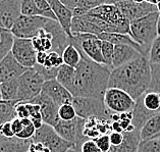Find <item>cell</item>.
<instances>
[{
	"label": "cell",
	"instance_id": "cell-57",
	"mask_svg": "<svg viewBox=\"0 0 160 152\" xmlns=\"http://www.w3.org/2000/svg\"><path fill=\"white\" fill-rule=\"evenodd\" d=\"M0 100H1V90H0Z\"/></svg>",
	"mask_w": 160,
	"mask_h": 152
},
{
	"label": "cell",
	"instance_id": "cell-31",
	"mask_svg": "<svg viewBox=\"0 0 160 152\" xmlns=\"http://www.w3.org/2000/svg\"><path fill=\"white\" fill-rule=\"evenodd\" d=\"M137 152H160V138H153L141 141Z\"/></svg>",
	"mask_w": 160,
	"mask_h": 152
},
{
	"label": "cell",
	"instance_id": "cell-6",
	"mask_svg": "<svg viewBox=\"0 0 160 152\" xmlns=\"http://www.w3.org/2000/svg\"><path fill=\"white\" fill-rule=\"evenodd\" d=\"M72 104L76 109L77 116L81 119L98 118L111 122V112L105 106L103 100L89 97H73Z\"/></svg>",
	"mask_w": 160,
	"mask_h": 152
},
{
	"label": "cell",
	"instance_id": "cell-46",
	"mask_svg": "<svg viewBox=\"0 0 160 152\" xmlns=\"http://www.w3.org/2000/svg\"><path fill=\"white\" fill-rule=\"evenodd\" d=\"M13 37V35L11 34L10 30H6L3 28H0V45L3 44L7 39Z\"/></svg>",
	"mask_w": 160,
	"mask_h": 152
},
{
	"label": "cell",
	"instance_id": "cell-19",
	"mask_svg": "<svg viewBox=\"0 0 160 152\" xmlns=\"http://www.w3.org/2000/svg\"><path fill=\"white\" fill-rule=\"evenodd\" d=\"M140 56L143 55L138 50L132 48L130 45H126V44L114 45V51H113V57H112V69L122 67L123 64H127Z\"/></svg>",
	"mask_w": 160,
	"mask_h": 152
},
{
	"label": "cell",
	"instance_id": "cell-1",
	"mask_svg": "<svg viewBox=\"0 0 160 152\" xmlns=\"http://www.w3.org/2000/svg\"><path fill=\"white\" fill-rule=\"evenodd\" d=\"M72 34L88 33L95 36L102 33H130V22L115 4H102L81 17L72 19Z\"/></svg>",
	"mask_w": 160,
	"mask_h": 152
},
{
	"label": "cell",
	"instance_id": "cell-55",
	"mask_svg": "<svg viewBox=\"0 0 160 152\" xmlns=\"http://www.w3.org/2000/svg\"><path fill=\"white\" fill-rule=\"evenodd\" d=\"M132 1L136 3H142V2H144V0H132Z\"/></svg>",
	"mask_w": 160,
	"mask_h": 152
},
{
	"label": "cell",
	"instance_id": "cell-14",
	"mask_svg": "<svg viewBox=\"0 0 160 152\" xmlns=\"http://www.w3.org/2000/svg\"><path fill=\"white\" fill-rule=\"evenodd\" d=\"M30 103L38 104L40 106L41 116L43 123L54 127L58 123V106L54 101L47 95L40 93L37 97L29 101Z\"/></svg>",
	"mask_w": 160,
	"mask_h": 152
},
{
	"label": "cell",
	"instance_id": "cell-26",
	"mask_svg": "<svg viewBox=\"0 0 160 152\" xmlns=\"http://www.w3.org/2000/svg\"><path fill=\"white\" fill-rule=\"evenodd\" d=\"M0 90H1V99L2 100L18 101V79L1 83L0 84Z\"/></svg>",
	"mask_w": 160,
	"mask_h": 152
},
{
	"label": "cell",
	"instance_id": "cell-21",
	"mask_svg": "<svg viewBox=\"0 0 160 152\" xmlns=\"http://www.w3.org/2000/svg\"><path fill=\"white\" fill-rule=\"evenodd\" d=\"M141 142L140 130L136 129L132 132H123V140L120 145L111 146L110 152H137Z\"/></svg>",
	"mask_w": 160,
	"mask_h": 152
},
{
	"label": "cell",
	"instance_id": "cell-34",
	"mask_svg": "<svg viewBox=\"0 0 160 152\" xmlns=\"http://www.w3.org/2000/svg\"><path fill=\"white\" fill-rule=\"evenodd\" d=\"M58 118L61 120H72L77 118L76 109L72 103L62 104L58 107Z\"/></svg>",
	"mask_w": 160,
	"mask_h": 152
},
{
	"label": "cell",
	"instance_id": "cell-44",
	"mask_svg": "<svg viewBox=\"0 0 160 152\" xmlns=\"http://www.w3.org/2000/svg\"><path fill=\"white\" fill-rule=\"evenodd\" d=\"M109 140H110L111 146H118L122 144L123 140V132L122 133H118V132H111L109 134Z\"/></svg>",
	"mask_w": 160,
	"mask_h": 152
},
{
	"label": "cell",
	"instance_id": "cell-25",
	"mask_svg": "<svg viewBox=\"0 0 160 152\" xmlns=\"http://www.w3.org/2000/svg\"><path fill=\"white\" fill-rule=\"evenodd\" d=\"M63 64L76 68L81 60V51L75 45L69 43L61 53Z\"/></svg>",
	"mask_w": 160,
	"mask_h": 152
},
{
	"label": "cell",
	"instance_id": "cell-35",
	"mask_svg": "<svg viewBox=\"0 0 160 152\" xmlns=\"http://www.w3.org/2000/svg\"><path fill=\"white\" fill-rule=\"evenodd\" d=\"M21 13L22 15H41L35 0H21Z\"/></svg>",
	"mask_w": 160,
	"mask_h": 152
},
{
	"label": "cell",
	"instance_id": "cell-11",
	"mask_svg": "<svg viewBox=\"0 0 160 152\" xmlns=\"http://www.w3.org/2000/svg\"><path fill=\"white\" fill-rule=\"evenodd\" d=\"M103 102L111 114L130 112L135 106V100L120 89L107 88L103 97Z\"/></svg>",
	"mask_w": 160,
	"mask_h": 152
},
{
	"label": "cell",
	"instance_id": "cell-36",
	"mask_svg": "<svg viewBox=\"0 0 160 152\" xmlns=\"http://www.w3.org/2000/svg\"><path fill=\"white\" fill-rule=\"evenodd\" d=\"M148 60L150 63L160 64V36H157L150 46Z\"/></svg>",
	"mask_w": 160,
	"mask_h": 152
},
{
	"label": "cell",
	"instance_id": "cell-32",
	"mask_svg": "<svg viewBox=\"0 0 160 152\" xmlns=\"http://www.w3.org/2000/svg\"><path fill=\"white\" fill-rule=\"evenodd\" d=\"M114 51V45L107 41H102L101 43V53L104 59V64L107 68L112 69V57Z\"/></svg>",
	"mask_w": 160,
	"mask_h": 152
},
{
	"label": "cell",
	"instance_id": "cell-48",
	"mask_svg": "<svg viewBox=\"0 0 160 152\" xmlns=\"http://www.w3.org/2000/svg\"><path fill=\"white\" fill-rule=\"evenodd\" d=\"M47 53L48 52H37V55H36V63L39 65H43L44 62L46 60V57H47Z\"/></svg>",
	"mask_w": 160,
	"mask_h": 152
},
{
	"label": "cell",
	"instance_id": "cell-38",
	"mask_svg": "<svg viewBox=\"0 0 160 152\" xmlns=\"http://www.w3.org/2000/svg\"><path fill=\"white\" fill-rule=\"evenodd\" d=\"M97 146L101 150V152H110L111 144L110 140H109V134L107 135H100L99 137L94 139Z\"/></svg>",
	"mask_w": 160,
	"mask_h": 152
},
{
	"label": "cell",
	"instance_id": "cell-22",
	"mask_svg": "<svg viewBox=\"0 0 160 152\" xmlns=\"http://www.w3.org/2000/svg\"><path fill=\"white\" fill-rule=\"evenodd\" d=\"M31 140L18 138L5 139L0 137V152H27L29 150Z\"/></svg>",
	"mask_w": 160,
	"mask_h": 152
},
{
	"label": "cell",
	"instance_id": "cell-47",
	"mask_svg": "<svg viewBox=\"0 0 160 152\" xmlns=\"http://www.w3.org/2000/svg\"><path fill=\"white\" fill-rule=\"evenodd\" d=\"M59 1L63 4L65 7H68L69 10H73L78 5V2L79 0H59Z\"/></svg>",
	"mask_w": 160,
	"mask_h": 152
},
{
	"label": "cell",
	"instance_id": "cell-30",
	"mask_svg": "<svg viewBox=\"0 0 160 152\" xmlns=\"http://www.w3.org/2000/svg\"><path fill=\"white\" fill-rule=\"evenodd\" d=\"M22 123V130L21 131V133H18L15 138L21 139V140H32L34 137L36 129H35L34 124L32 123L31 119H21Z\"/></svg>",
	"mask_w": 160,
	"mask_h": 152
},
{
	"label": "cell",
	"instance_id": "cell-33",
	"mask_svg": "<svg viewBox=\"0 0 160 152\" xmlns=\"http://www.w3.org/2000/svg\"><path fill=\"white\" fill-rule=\"evenodd\" d=\"M63 64V60H62V56L59 53L55 51H50L47 53V57L42 67L46 68H59L61 65Z\"/></svg>",
	"mask_w": 160,
	"mask_h": 152
},
{
	"label": "cell",
	"instance_id": "cell-54",
	"mask_svg": "<svg viewBox=\"0 0 160 152\" xmlns=\"http://www.w3.org/2000/svg\"><path fill=\"white\" fill-rule=\"evenodd\" d=\"M156 7H157V11L160 13V2H159V3H157V4H156Z\"/></svg>",
	"mask_w": 160,
	"mask_h": 152
},
{
	"label": "cell",
	"instance_id": "cell-23",
	"mask_svg": "<svg viewBox=\"0 0 160 152\" xmlns=\"http://www.w3.org/2000/svg\"><path fill=\"white\" fill-rule=\"evenodd\" d=\"M160 133V114L152 116L143 124L140 130V138L141 141L148 139L156 138V136Z\"/></svg>",
	"mask_w": 160,
	"mask_h": 152
},
{
	"label": "cell",
	"instance_id": "cell-50",
	"mask_svg": "<svg viewBox=\"0 0 160 152\" xmlns=\"http://www.w3.org/2000/svg\"><path fill=\"white\" fill-rule=\"evenodd\" d=\"M118 123H119L120 127H122V129L124 132V130H126V129L132 124V120L131 119H123V120H118Z\"/></svg>",
	"mask_w": 160,
	"mask_h": 152
},
{
	"label": "cell",
	"instance_id": "cell-56",
	"mask_svg": "<svg viewBox=\"0 0 160 152\" xmlns=\"http://www.w3.org/2000/svg\"><path fill=\"white\" fill-rule=\"evenodd\" d=\"M156 138H160V133H159V134H158L157 136H156Z\"/></svg>",
	"mask_w": 160,
	"mask_h": 152
},
{
	"label": "cell",
	"instance_id": "cell-40",
	"mask_svg": "<svg viewBox=\"0 0 160 152\" xmlns=\"http://www.w3.org/2000/svg\"><path fill=\"white\" fill-rule=\"evenodd\" d=\"M0 137L5 139L14 138V134L11 129V122H6L0 124Z\"/></svg>",
	"mask_w": 160,
	"mask_h": 152
},
{
	"label": "cell",
	"instance_id": "cell-49",
	"mask_svg": "<svg viewBox=\"0 0 160 152\" xmlns=\"http://www.w3.org/2000/svg\"><path fill=\"white\" fill-rule=\"evenodd\" d=\"M110 128H111V132H118V133H122L123 132L118 122H111Z\"/></svg>",
	"mask_w": 160,
	"mask_h": 152
},
{
	"label": "cell",
	"instance_id": "cell-15",
	"mask_svg": "<svg viewBox=\"0 0 160 152\" xmlns=\"http://www.w3.org/2000/svg\"><path fill=\"white\" fill-rule=\"evenodd\" d=\"M21 15V0L0 1V28L10 30Z\"/></svg>",
	"mask_w": 160,
	"mask_h": 152
},
{
	"label": "cell",
	"instance_id": "cell-51",
	"mask_svg": "<svg viewBox=\"0 0 160 152\" xmlns=\"http://www.w3.org/2000/svg\"><path fill=\"white\" fill-rule=\"evenodd\" d=\"M122 1H127V0H106V4H116V3L122 2Z\"/></svg>",
	"mask_w": 160,
	"mask_h": 152
},
{
	"label": "cell",
	"instance_id": "cell-52",
	"mask_svg": "<svg viewBox=\"0 0 160 152\" xmlns=\"http://www.w3.org/2000/svg\"><path fill=\"white\" fill-rule=\"evenodd\" d=\"M136 130V127L134 126V124H130V126H128L126 130H124V132H132V131H135Z\"/></svg>",
	"mask_w": 160,
	"mask_h": 152
},
{
	"label": "cell",
	"instance_id": "cell-18",
	"mask_svg": "<svg viewBox=\"0 0 160 152\" xmlns=\"http://www.w3.org/2000/svg\"><path fill=\"white\" fill-rule=\"evenodd\" d=\"M46 1L48 2L50 8L53 11V13L55 14L57 22L59 23V25L63 29L65 34L68 35L69 39L72 38L71 32L72 19L73 18L72 11L69 10L68 7H65L59 0H46Z\"/></svg>",
	"mask_w": 160,
	"mask_h": 152
},
{
	"label": "cell",
	"instance_id": "cell-28",
	"mask_svg": "<svg viewBox=\"0 0 160 152\" xmlns=\"http://www.w3.org/2000/svg\"><path fill=\"white\" fill-rule=\"evenodd\" d=\"M105 2H106V0H79L77 7L72 10V15L73 17L84 15L89 13L90 10L105 4Z\"/></svg>",
	"mask_w": 160,
	"mask_h": 152
},
{
	"label": "cell",
	"instance_id": "cell-42",
	"mask_svg": "<svg viewBox=\"0 0 160 152\" xmlns=\"http://www.w3.org/2000/svg\"><path fill=\"white\" fill-rule=\"evenodd\" d=\"M15 115L18 119H30L26 102H18L15 105Z\"/></svg>",
	"mask_w": 160,
	"mask_h": 152
},
{
	"label": "cell",
	"instance_id": "cell-3",
	"mask_svg": "<svg viewBox=\"0 0 160 152\" xmlns=\"http://www.w3.org/2000/svg\"><path fill=\"white\" fill-rule=\"evenodd\" d=\"M150 79V62L147 57L140 56L127 64L111 69L108 88L120 89L136 100L148 90Z\"/></svg>",
	"mask_w": 160,
	"mask_h": 152
},
{
	"label": "cell",
	"instance_id": "cell-5",
	"mask_svg": "<svg viewBox=\"0 0 160 152\" xmlns=\"http://www.w3.org/2000/svg\"><path fill=\"white\" fill-rule=\"evenodd\" d=\"M132 124L141 130L143 124L152 116L160 114V94L146 91L135 100V106L132 110Z\"/></svg>",
	"mask_w": 160,
	"mask_h": 152
},
{
	"label": "cell",
	"instance_id": "cell-12",
	"mask_svg": "<svg viewBox=\"0 0 160 152\" xmlns=\"http://www.w3.org/2000/svg\"><path fill=\"white\" fill-rule=\"evenodd\" d=\"M10 52L18 63L26 68H34L36 64L37 51L33 46L32 39L14 38Z\"/></svg>",
	"mask_w": 160,
	"mask_h": 152
},
{
	"label": "cell",
	"instance_id": "cell-9",
	"mask_svg": "<svg viewBox=\"0 0 160 152\" xmlns=\"http://www.w3.org/2000/svg\"><path fill=\"white\" fill-rule=\"evenodd\" d=\"M32 142L41 143L43 146L48 148L50 152H68V150L73 149L72 143L62 139L53 127L46 124L36 130L34 137L32 138Z\"/></svg>",
	"mask_w": 160,
	"mask_h": 152
},
{
	"label": "cell",
	"instance_id": "cell-41",
	"mask_svg": "<svg viewBox=\"0 0 160 152\" xmlns=\"http://www.w3.org/2000/svg\"><path fill=\"white\" fill-rule=\"evenodd\" d=\"M80 152H101V150L98 148L94 140L89 139V140H86V141L82 144V146L80 148Z\"/></svg>",
	"mask_w": 160,
	"mask_h": 152
},
{
	"label": "cell",
	"instance_id": "cell-24",
	"mask_svg": "<svg viewBox=\"0 0 160 152\" xmlns=\"http://www.w3.org/2000/svg\"><path fill=\"white\" fill-rule=\"evenodd\" d=\"M75 75H76V68L68 67L66 64H62L58 68L55 80L72 93L73 87V81H75Z\"/></svg>",
	"mask_w": 160,
	"mask_h": 152
},
{
	"label": "cell",
	"instance_id": "cell-45",
	"mask_svg": "<svg viewBox=\"0 0 160 152\" xmlns=\"http://www.w3.org/2000/svg\"><path fill=\"white\" fill-rule=\"evenodd\" d=\"M22 119L18 118H15L11 120V129H12V132L14 134V137L17 136L18 133H21V131L22 130Z\"/></svg>",
	"mask_w": 160,
	"mask_h": 152
},
{
	"label": "cell",
	"instance_id": "cell-10",
	"mask_svg": "<svg viewBox=\"0 0 160 152\" xmlns=\"http://www.w3.org/2000/svg\"><path fill=\"white\" fill-rule=\"evenodd\" d=\"M69 43L73 44L76 47H79L85 55H87L91 60L97 63L104 64V59L101 53L102 41L95 35L88 33L72 34V38L69 39Z\"/></svg>",
	"mask_w": 160,
	"mask_h": 152
},
{
	"label": "cell",
	"instance_id": "cell-29",
	"mask_svg": "<svg viewBox=\"0 0 160 152\" xmlns=\"http://www.w3.org/2000/svg\"><path fill=\"white\" fill-rule=\"evenodd\" d=\"M151 79L147 91L155 92L160 94V64L150 63Z\"/></svg>",
	"mask_w": 160,
	"mask_h": 152
},
{
	"label": "cell",
	"instance_id": "cell-8",
	"mask_svg": "<svg viewBox=\"0 0 160 152\" xmlns=\"http://www.w3.org/2000/svg\"><path fill=\"white\" fill-rule=\"evenodd\" d=\"M48 19L41 15H21L15 21L10 32L14 38L33 39L45 28Z\"/></svg>",
	"mask_w": 160,
	"mask_h": 152
},
{
	"label": "cell",
	"instance_id": "cell-53",
	"mask_svg": "<svg viewBox=\"0 0 160 152\" xmlns=\"http://www.w3.org/2000/svg\"><path fill=\"white\" fill-rule=\"evenodd\" d=\"M157 36H160V13L157 19Z\"/></svg>",
	"mask_w": 160,
	"mask_h": 152
},
{
	"label": "cell",
	"instance_id": "cell-2",
	"mask_svg": "<svg viewBox=\"0 0 160 152\" xmlns=\"http://www.w3.org/2000/svg\"><path fill=\"white\" fill-rule=\"evenodd\" d=\"M80 51L81 60L76 68L72 95L73 97H89L103 100L105 91L108 88L111 69L106 65L91 60L81 49Z\"/></svg>",
	"mask_w": 160,
	"mask_h": 152
},
{
	"label": "cell",
	"instance_id": "cell-13",
	"mask_svg": "<svg viewBox=\"0 0 160 152\" xmlns=\"http://www.w3.org/2000/svg\"><path fill=\"white\" fill-rule=\"evenodd\" d=\"M115 5L118 7V9L122 11L124 18L130 23L137 18H143L147 14L157 11L156 5L145 1L142 3H136L132 0H127V1L116 3Z\"/></svg>",
	"mask_w": 160,
	"mask_h": 152
},
{
	"label": "cell",
	"instance_id": "cell-27",
	"mask_svg": "<svg viewBox=\"0 0 160 152\" xmlns=\"http://www.w3.org/2000/svg\"><path fill=\"white\" fill-rule=\"evenodd\" d=\"M18 101L0 100V124L6 122H11L17 118L15 115V105Z\"/></svg>",
	"mask_w": 160,
	"mask_h": 152
},
{
	"label": "cell",
	"instance_id": "cell-17",
	"mask_svg": "<svg viewBox=\"0 0 160 152\" xmlns=\"http://www.w3.org/2000/svg\"><path fill=\"white\" fill-rule=\"evenodd\" d=\"M26 68L21 65L9 52L0 61V84L18 79L26 72Z\"/></svg>",
	"mask_w": 160,
	"mask_h": 152
},
{
	"label": "cell",
	"instance_id": "cell-43",
	"mask_svg": "<svg viewBox=\"0 0 160 152\" xmlns=\"http://www.w3.org/2000/svg\"><path fill=\"white\" fill-rule=\"evenodd\" d=\"M13 39H14V37L7 39L3 44L0 45V61H1L3 58L10 52L11 46H12V43H13Z\"/></svg>",
	"mask_w": 160,
	"mask_h": 152
},
{
	"label": "cell",
	"instance_id": "cell-58",
	"mask_svg": "<svg viewBox=\"0 0 160 152\" xmlns=\"http://www.w3.org/2000/svg\"><path fill=\"white\" fill-rule=\"evenodd\" d=\"M0 1H1V0H0Z\"/></svg>",
	"mask_w": 160,
	"mask_h": 152
},
{
	"label": "cell",
	"instance_id": "cell-7",
	"mask_svg": "<svg viewBox=\"0 0 160 152\" xmlns=\"http://www.w3.org/2000/svg\"><path fill=\"white\" fill-rule=\"evenodd\" d=\"M44 79L34 68H27L26 72L18 78V102H29L42 92Z\"/></svg>",
	"mask_w": 160,
	"mask_h": 152
},
{
	"label": "cell",
	"instance_id": "cell-37",
	"mask_svg": "<svg viewBox=\"0 0 160 152\" xmlns=\"http://www.w3.org/2000/svg\"><path fill=\"white\" fill-rule=\"evenodd\" d=\"M34 68L40 73V76L44 79V81H49V80H52V79H55L56 75H57V72H58V68H46L42 65H39V64H35Z\"/></svg>",
	"mask_w": 160,
	"mask_h": 152
},
{
	"label": "cell",
	"instance_id": "cell-39",
	"mask_svg": "<svg viewBox=\"0 0 160 152\" xmlns=\"http://www.w3.org/2000/svg\"><path fill=\"white\" fill-rule=\"evenodd\" d=\"M26 104H27V108H28V110H29L31 120L42 119L40 106H39L38 104H34V103H30V102H26Z\"/></svg>",
	"mask_w": 160,
	"mask_h": 152
},
{
	"label": "cell",
	"instance_id": "cell-4",
	"mask_svg": "<svg viewBox=\"0 0 160 152\" xmlns=\"http://www.w3.org/2000/svg\"><path fill=\"white\" fill-rule=\"evenodd\" d=\"M159 13H152L143 18H137L130 23V33L128 35L136 43L141 45L149 54L150 46L154 39L157 37V19Z\"/></svg>",
	"mask_w": 160,
	"mask_h": 152
},
{
	"label": "cell",
	"instance_id": "cell-16",
	"mask_svg": "<svg viewBox=\"0 0 160 152\" xmlns=\"http://www.w3.org/2000/svg\"><path fill=\"white\" fill-rule=\"evenodd\" d=\"M43 94L50 97L58 107L62 104L72 103L73 96L68 89H65L61 84H59L55 79L45 81L42 87Z\"/></svg>",
	"mask_w": 160,
	"mask_h": 152
},
{
	"label": "cell",
	"instance_id": "cell-20",
	"mask_svg": "<svg viewBox=\"0 0 160 152\" xmlns=\"http://www.w3.org/2000/svg\"><path fill=\"white\" fill-rule=\"evenodd\" d=\"M98 37L101 41H107L109 43H111L113 45H118V44H126L130 45L132 48L137 49L138 51L142 54L143 56H145L148 58V55L146 51L144 50V48L141 45H139L138 43H136L131 38L130 35L128 34H119V33H102L98 35Z\"/></svg>",
	"mask_w": 160,
	"mask_h": 152
}]
</instances>
